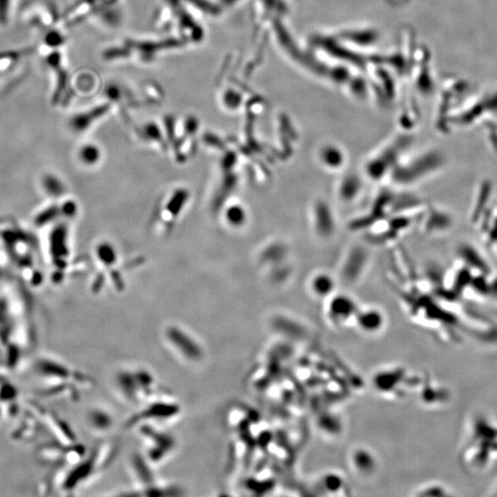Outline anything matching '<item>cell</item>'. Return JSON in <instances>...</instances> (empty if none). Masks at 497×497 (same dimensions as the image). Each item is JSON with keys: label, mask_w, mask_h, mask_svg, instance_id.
Masks as SVG:
<instances>
[{"label": "cell", "mask_w": 497, "mask_h": 497, "mask_svg": "<svg viewBox=\"0 0 497 497\" xmlns=\"http://www.w3.org/2000/svg\"><path fill=\"white\" fill-rule=\"evenodd\" d=\"M362 189H363V183H362V180L358 175H346L341 180L338 189H337L338 191V198L343 202L350 203L355 201L362 193Z\"/></svg>", "instance_id": "obj_5"}, {"label": "cell", "mask_w": 497, "mask_h": 497, "mask_svg": "<svg viewBox=\"0 0 497 497\" xmlns=\"http://www.w3.org/2000/svg\"><path fill=\"white\" fill-rule=\"evenodd\" d=\"M358 308L354 300L348 296H334L331 299L329 315L333 321H345L351 316L358 314Z\"/></svg>", "instance_id": "obj_3"}, {"label": "cell", "mask_w": 497, "mask_h": 497, "mask_svg": "<svg viewBox=\"0 0 497 497\" xmlns=\"http://www.w3.org/2000/svg\"><path fill=\"white\" fill-rule=\"evenodd\" d=\"M16 400V390L9 383L0 379V402H2L5 407H7L8 403L9 415L15 414L17 410Z\"/></svg>", "instance_id": "obj_8"}, {"label": "cell", "mask_w": 497, "mask_h": 497, "mask_svg": "<svg viewBox=\"0 0 497 497\" xmlns=\"http://www.w3.org/2000/svg\"><path fill=\"white\" fill-rule=\"evenodd\" d=\"M359 324L364 329H375L383 324V315L376 309H367L365 311H358Z\"/></svg>", "instance_id": "obj_7"}, {"label": "cell", "mask_w": 497, "mask_h": 497, "mask_svg": "<svg viewBox=\"0 0 497 497\" xmlns=\"http://www.w3.org/2000/svg\"><path fill=\"white\" fill-rule=\"evenodd\" d=\"M309 287L315 296H319V298H326V296H331L336 289V281L331 274L320 272L311 277Z\"/></svg>", "instance_id": "obj_6"}, {"label": "cell", "mask_w": 497, "mask_h": 497, "mask_svg": "<svg viewBox=\"0 0 497 497\" xmlns=\"http://www.w3.org/2000/svg\"><path fill=\"white\" fill-rule=\"evenodd\" d=\"M318 161L326 170L338 171L346 164V153L339 146L327 144L319 149Z\"/></svg>", "instance_id": "obj_2"}, {"label": "cell", "mask_w": 497, "mask_h": 497, "mask_svg": "<svg viewBox=\"0 0 497 497\" xmlns=\"http://www.w3.org/2000/svg\"><path fill=\"white\" fill-rule=\"evenodd\" d=\"M312 222L315 233L321 237H330L336 231V218L329 205L318 201L312 209Z\"/></svg>", "instance_id": "obj_1"}, {"label": "cell", "mask_w": 497, "mask_h": 497, "mask_svg": "<svg viewBox=\"0 0 497 497\" xmlns=\"http://www.w3.org/2000/svg\"><path fill=\"white\" fill-rule=\"evenodd\" d=\"M169 338L173 341V343L175 346H178L180 348V351L183 354L188 356L191 360H198L201 356L202 352L201 349L198 348L196 342H193V339L188 337V334L183 333L179 329H171L168 331Z\"/></svg>", "instance_id": "obj_4"}]
</instances>
